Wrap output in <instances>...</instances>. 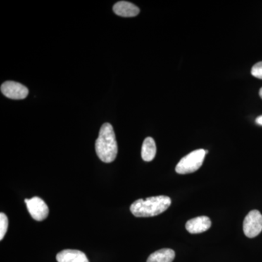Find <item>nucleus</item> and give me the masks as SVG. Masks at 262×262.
<instances>
[{
	"label": "nucleus",
	"mask_w": 262,
	"mask_h": 262,
	"mask_svg": "<svg viewBox=\"0 0 262 262\" xmlns=\"http://www.w3.org/2000/svg\"><path fill=\"white\" fill-rule=\"evenodd\" d=\"M96 151L99 159L104 163H112L116 159L118 146L111 124L104 123L100 129L96 141Z\"/></svg>",
	"instance_id": "nucleus-1"
},
{
	"label": "nucleus",
	"mask_w": 262,
	"mask_h": 262,
	"mask_svg": "<svg viewBox=\"0 0 262 262\" xmlns=\"http://www.w3.org/2000/svg\"><path fill=\"white\" fill-rule=\"evenodd\" d=\"M171 199L168 196H156L139 199L130 206V211L136 217H152L168 210Z\"/></svg>",
	"instance_id": "nucleus-2"
},
{
	"label": "nucleus",
	"mask_w": 262,
	"mask_h": 262,
	"mask_svg": "<svg viewBox=\"0 0 262 262\" xmlns=\"http://www.w3.org/2000/svg\"><path fill=\"white\" fill-rule=\"evenodd\" d=\"M206 150L201 149L193 151L183 158L176 167L179 174L192 173L201 168L206 157Z\"/></svg>",
	"instance_id": "nucleus-3"
},
{
	"label": "nucleus",
	"mask_w": 262,
	"mask_h": 262,
	"mask_svg": "<svg viewBox=\"0 0 262 262\" xmlns=\"http://www.w3.org/2000/svg\"><path fill=\"white\" fill-rule=\"evenodd\" d=\"M244 234L249 238H253L262 231V215L257 210L250 211L244 222Z\"/></svg>",
	"instance_id": "nucleus-4"
},
{
	"label": "nucleus",
	"mask_w": 262,
	"mask_h": 262,
	"mask_svg": "<svg viewBox=\"0 0 262 262\" xmlns=\"http://www.w3.org/2000/svg\"><path fill=\"white\" fill-rule=\"evenodd\" d=\"M25 203L31 216L34 220L41 222L47 218L49 213V208L40 198L34 196L32 199H26Z\"/></svg>",
	"instance_id": "nucleus-5"
},
{
	"label": "nucleus",
	"mask_w": 262,
	"mask_h": 262,
	"mask_svg": "<svg viewBox=\"0 0 262 262\" xmlns=\"http://www.w3.org/2000/svg\"><path fill=\"white\" fill-rule=\"evenodd\" d=\"M1 92L10 99L21 100L27 97L29 90L19 82L7 81L1 85Z\"/></svg>",
	"instance_id": "nucleus-6"
},
{
	"label": "nucleus",
	"mask_w": 262,
	"mask_h": 262,
	"mask_svg": "<svg viewBox=\"0 0 262 262\" xmlns=\"http://www.w3.org/2000/svg\"><path fill=\"white\" fill-rule=\"evenodd\" d=\"M211 227V220L204 215L192 219L186 224V229L191 234L202 233L209 229Z\"/></svg>",
	"instance_id": "nucleus-7"
},
{
	"label": "nucleus",
	"mask_w": 262,
	"mask_h": 262,
	"mask_svg": "<svg viewBox=\"0 0 262 262\" xmlns=\"http://www.w3.org/2000/svg\"><path fill=\"white\" fill-rule=\"evenodd\" d=\"M58 262H89V258L78 250H63L57 254Z\"/></svg>",
	"instance_id": "nucleus-8"
},
{
	"label": "nucleus",
	"mask_w": 262,
	"mask_h": 262,
	"mask_svg": "<svg viewBox=\"0 0 262 262\" xmlns=\"http://www.w3.org/2000/svg\"><path fill=\"white\" fill-rule=\"evenodd\" d=\"M113 10L119 16L135 17L139 15L140 10L133 3L128 2L120 1L114 5Z\"/></svg>",
	"instance_id": "nucleus-9"
},
{
	"label": "nucleus",
	"mask_w": 262,
	"mask_h": 262,
	"mask_svg": "<svg viewBox=\"0 0 262 262\" xmlns=\"http://www.w3.org/2000/svg\"><path fill=\"white\" fill-rule=\"evenodd\" d=\"M175 251L170 248H163L151 253L146 262H173Z\"/></svg>",
	"instance_id": "nucleus-10"
},
{
	"label": "nucleus",
	"mask_w": 262,
	"mask_h": 262,
	"mask_svg": "<svg viewBox=\"0 0 262 262\" xmlns=\"http://www.w3.org/2000/svg\"><path fill=\"white\" fill-rule=\"evenodd\" d=\"M157 147L154 139L151 137L146 138L141 148V158L146 162L154 160L156 155Z\"/></svg>",
	"instance_id": "nucleus-11"
},
{
	"label": "nucleus",
	"mask_w": 262,
	"mask_h": 262,
	"mask_svg": "<svg viewBox=\"0 0 262 262\" xmlns=\"http://www.w3.org/2000/svg\"><path fill=\"white\" fill-rule=\"evenodd\" d=\"M8 228V218L5 213H0V239L3 241Z\"/></svg>",
	"instance_id": "nucleus-12"
},
{
	"label": "nucleus",
	"mask_w": 262,
	"mask_h": 262,
	"mask_svg": "<svg viewBox=\"0 0 262 262\" xmlns=\"http://www.w3.org/2000/svg\"><path fill=\"white\" fill-rule=\"evenodd\" d=\"M251 75L256 78L262 80V61L258 62L253 66L251 70Z\"/></svg>",
	"instance_id": "nucleus-13"
},
{
	"label": "nucleus",
	"mask_w": 262,
	"mask_h": 262,
	"mask_svg": "<svg viewBox=\"0 0 262 262\" xmlns=\"http://www.w3.org/2000/svg\"><path fill=\"white\" fill-rule=\"evenodd\" d=\"M256 122L258 125H262V115L261 116L258 117L256 119Z\"/></svg>",
	"instance_id": "nucleus-14"
},
{
	"label": "nucleus",
	"mask_w": 262,
	"mask_h": 262,
	"mask_svg": "<svg viewBox=\"0 0 262 262\" xmlns=\"http://www.w3.org/2000/svg\"><path fill=\"white\" fill-rule=\"evenodd\" d=\"M259 96H260V97H261L262 98V88L261 89H260V91H259Z\"/></svg>",
	"instance_id": "nucleus-15"
}]
</instances>
